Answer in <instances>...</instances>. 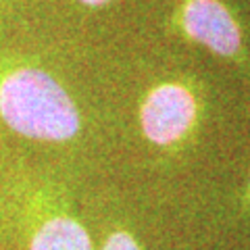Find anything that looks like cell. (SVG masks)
<instances>
[{
    "label": "cell",
    "instance_id": "3",
    "mask_svg": "<svg viewBox=\"0 0 250 250\" xmlns=\"http://www.w3.org/2000/svg\"><path fill=\"white\" fill-rule=\"evenodd\" d=\"M177 23L192 42L217 57L240 59L242 29L221 0H186L179 6Z\"/></svg>",
    "mask_w": 250,
    "mask_h": 250
},
{
    "label": "cell",
    "instance_id": "5",
    "mask_svg": "<svg viewBox=\"0 0 250 250\" xmlns=\"http://www.w3.org/2000/svg\"><path fill=\"white\" fill-rule=\"evenodd\" d=\"M100 250H142V246L127 229H115L104 238Z\"/></svg>",
    "mask_w": 250,
    "mask_h": 250
},
{
    "label": "cell",
    "instance_id": "1",
    "mask_svg": "<svg viewBox=\"0 0 250 250\" xmlns=\"http://www.w3.org/2000/svg\"><path fill=\"white\" fill-rule=\"evenodd\" d=\"M0 121L13 134L48 144L69 142L82 131L71 94L48 71L29 65L0 73Z\"/></svg>",
    "mask_w": 250,
    "mask_h": 250
},
{
    "label": "cell",
    "instance_id": "6",
    "mask_svg": "<svg viewBox=\"0 0 250 250\" xmlns=\"http://www.w3.org/2000/svg\"><path fill=\"white\" fill-rule=\"evenodd\" d=\"M80 2H82L83 6H92V9H98V6L108 4L111 0H80Z\"/></svg>",
    "mask_w": 250,
    "mask_h": 250
},
{
    "label": "cell",
    "instance_id": "4",
    "mask_svg": "<svg viewBox=\"0 0 250 250\" xmlns=\"http://www.w3.org/2000/svg\"><path fill=\"white\" fill-rule=\"evenodd\" d=\"M27 250H94L88 229L59 202H38L27 223Z\"/></svg>",
    "mask_w": 250,
    "mask_h": 250
},
{
    "label": "cell",
    "instance_id": "2",
    "mask_svg": "<svg viewBox=\"0 0 250 250\" xmlns=\"http://www.w3.org/2000/svg\"><path fill=\"white\" fill-rule=\"evenodd\" d=\"M198 117V100L177 82L159 83L140 106V127L154 146H173L190 134Z\"/></svg>",
    "mask_w": 250,
    "mask_h": 250
}]
</instances>
